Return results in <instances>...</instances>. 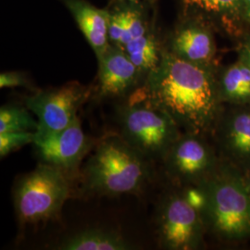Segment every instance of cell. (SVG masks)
Segmentation results:
<instances>
[{
	"label": "cell",
	"instance_id": "cell-5",
	"mask_svg": "<svg viewBox=\"0 0 250 250\" xmlns=\"http://www.w3.org/2000/svg\"><path fill=\"white\" fill-rule=\"evenodd\" d=\"M71 178L62 170L41 163L21 177L13 189L15 212L21 224L52 220L71 196Z\"/></svg>",
	"mask_w": 250,
	"mask_h": 250
},
{
	"label": "cell",
	"instance_id": "cell-1",
	"mask_svg": "<svg viewBox=\"0 0 250 250\" xmlns=\"http://www.w3.org/2000/svg\"><path fill=\"white\" fill-rule=\"evenodd\" d=\"M216 65L190 62L165 48L161 63L143 85L146 97L162 109L187 134L214 133L223 100Z\"/></svg>",
	"mask_w": 250,
	"mask_h": 250
},
{
	"label": "cell",
	"instance_id": "cell-16",
	"mask_svg": "<svg viewBox=\"0 0 250 250\" xmlns=\"http://www.w3.org/2000/svg\"><path fill=\"white\" fill-rule=\"evenodd\" d=\"M186 12H195L212 23L217 21L229 33H236L245 23L243 0H181Z\"/></svg>",
	"mask_w": 250,
	"mask_h": 250
},
{
	"label": "cell",
	"instance_id": "cell-8",
	"mask_svg": "<svg viewBox=\"0 0 250 250\" xmlns=\"http://www.w3.org/2000/svg\"><path fill=\"white\" fill-rule=\"evenodd\" d=\"M161 161L170 180L187 188L200 186L220 165L204 136L187 133L180 135Z\"/></svg>",
	"mask_w": 250,
	"mask_h": 250
},
{
	"label": "cell",
	"instance_id": "cell-15",
	"mask_svg": "<svg viewBox=\"0 0 250 250\" xmlns=\"http://www.w3.org/2000/svg\"><path fill=\"white\" fill-rule=\"evenodd\" d=\"M136 249L125 235L116 230L90 227L66 236L59 243L57 250H129Z\"/></svg>",
	"mask_w": 250,
	"mask_h": 250
},
{
	"label": "cell",
	"instance_id": "cell-19",
	"mask_svg": "<svg viewBox=\"0 0 250 250\" xmlns=\"http://www.w3.org/2000/svg\"><path fill=\"white\" fill-rule=\"evenodd\" d=\"M28 107L4 105L0 108V134L9 132H36L38 122L29 112Z\"/></svg>",
	"mask_w": 250,
	"mask_h": 250
},
{
	"label": "cell",
	"instance_id": "cell-18",
	"mask_svg": "<svg viewBox=\"0 0 250 250\" xmlns=\"http://www.w3.org/2000/svg\"><path fill=\"white\" fill-rule=\"evenodd\" d=\"M123 50L147 78L161 63L164 41L154 23L146 33L128 44Z\"/></svg>",
	"mask_w": 250,
	"mask_h": 250
},
{
	"label": "cell",
	"instance_id": "cell-10",
	"mask_svg": "<svg viewBox=\"0 0 250 250\" xmlns=\"http://www.w3.org/2000/svg\"><path fill=\"white\" fill-rule=\"evenodd\" d=\"M33 144L41 163L62 170L71 179L77 174L81 162L94 145L83 131L79 118L60 133Z\"/></svg>",
	"mask_w": 250,
	"mask_h": 250
},
{
	"label": "cell",
	"instance_id": "cell-13",
	"mask_svg": "<svg viewBox=\"0 0 250 250\" xmlns=\"http://www.w3.org/2000/svg\"><path fill=\"white\" fill-rule=\"evenodd\" d=\"M222 150L229 159L250 166V104L223 111L214 133Z\"/></svg>",
	"mask_w": 250,
	"mask_h": 250
},
{
	"label": "cell",
	"instance_id": "cell-24",
	"mask_svg": "<svg viewBox=\"0 0 250 250\" xmlns=\"http://www.w3.org/2000/svg\"><path fill=\"white\" fill-rule=\"evenodd\" d=\"M112 1H117V0H112ZM129 1H135V2H144L149 5H154V3L156 2V0H129Z\"/></svg>",
	"mask_w": 250,
	"mask_h": 250
},
{
	"label": "cell",
	"instance_id": "cell-21",
	"mask_svg": "<svg viewBox=\"0 0 250 250\" xmlns=\"http://www.w3.org/2000/svg\"><path fill=\"white\" fill-rule=\"evenodd\" d=\"M0 87H27L33 88V83L26 73L21 72H5L0 74Z\"/></svg>",
	"mask_w": 250,
	"mask_h": 250
},
{
	"label": "cell",
	"instance_id": "cell-23",
	"mask_svg": "<svg viewBox=\"0 0 250 250\" xmlns=\"http://www.w3.org/2000/svg\"><path fill=\"white\" fill-rule=\"evenodd\" d=\"M243 18L250 25V0H243Z\"/></svg>",
	"mask_w": 250,
	"mask_h": 250
},
{
	"label": "cell",
	"instance_id": "cell-7",
	"mask_svg": "<svg viewBox=\"0 0 250 250\" xmlns=\"http://www.w3.org/2000/svg\"><path fill=\"white\" fill-rule=\"evenodd\" d=\"M92 93L89 85L71 82L57 88L36 91L27 97L25 105L38 122L35 141L50 137L72 125L78 118V109Z\"/></svg>",
	"mask_w": 250,
	"mask_h": 250
},
{
	"label": "cell",
	"instance_id": "cell-2",
	"mask_svg": "<svg viewBox=\"0 0 250 250\" xmlns=\"http://www.w3.org/2000/svg\"><path fill=\"white\" fill-rule=\"evenodd\" d=\"M151 162L120 135L97 144L81 171V191L89 197L138 194L152 178Z\"/></svg>",
	"mask_w": 250,
	"mask_h": 250
},
{
	"label": "cell",
	"instance_id": "cell-14",
	"mask_svg": "<svg viewBox=\"0 0 250 250\" xmlns=\"http://www.w3.org/2000/svg\"><path fill=\"white\" fill-rule=\"evenodd\" d=\"M61 1L71 12L99 60L110 45L107 9H99L86 0Z\"/></svg>",
	"mask_w": 250,
	"mask_h": 250
},
{
	"label": "cell",
	"instance_id": "cell-6",
	"mask_svg": "<svg viewBox=\"0 0 250 250\" xmlns=\"http://www.w3.org/2000/svg\"><path fill=\"white\" fill-rule=\"evenodd\" d=\"M155 224L158 240L165 250H197L203 243L206 228L202 217L188 202L184 191L163 196Z\"/></svg>",
	"mask_w": 250,
	"mask_h": 250
},
{
	"label": "cell",
	"instance_id": "cell-17",
	"mask_svg": "<svg viewBox=\"0 0 250 250\" xmlns=\"http://www.w3.org/2000/svg\"><path fill=\"white\" fill-rule=\"evenodd\" d=\"M219 88L224 103L235 106L250 104V67L240 59L219 71Z\"/></svg>",
	"mask_w": 250,
	"mask_h": 250
},
{
	"label": "cell",
	"instance_id": "cell-9",
	"mask_svg": "<svg viewBox=\"0 0 250 250\" xmlns=\"http://www.w3.org/2000/svg\"><path fill=\"white\" fill-rule=\"evenodd\" d=\"M163 41L164 48L180 59L197 64L216 65L213 23L200 14L186 12L169 37Z\"/></svg>",
	"mask_w": 250,
	"mask_h": 250
},
{
	"label": "cell",
	"instance_id": "cell-3",
	"mask_svg": "<svg viewBox=\"0 0 250 250\" xmlns=\"http://www.w3.org/2000/svg\"><path fill=\"white\" fill-rule=\"evenodd\" d=\"M198 188L205 196L200 211L206 232L223 241L250 238V194L247 179L221 164Z\"/></svg>",
	"mask_w": 250,
	"mask_h": 250
},
{
	"label": "cell",
	"instance_id": "cell-11",
	"mask_svg": "<svg viewBox=\"0 0 250 250\" xmlns=\"http://www.w3.org/2000/svg\"><path fill=\"white\" fill-rule=\"evenodd\" d=\"M99 99H128L142 87L146 77L123 49L110 45L99 60Z\"/></svg>",
	"mask_w": 250,
	"mask_h": 250
},
{
	"label": "cell",
	"instance_id": "cell-4",
	"mask_svg": "<svg viewBox=\"0 0 250 250\" xmlns=\"http://www.w3.org/2000/svg\"><path fill=\"white\" fill-rule=\"evenodd\" d=\"M118 106L119 135L150 161H162L182 134L176 123L147 99L143 86Z\"/></svg>",
	"mask_w": 250,
	"mask_h": 250
},
{
	"label": "cell",
	"instance_id": "cell-22",
	"mask_svg": "<svg viewBox=\"0 0 250 250\" xmlns=\"http://www.w3.org/2000/svg\"><path fill=\"white\" fill-rule=\"evenodd\" d=\"M239 59L250 67V35L242 42L239 50Z\"/></svg>",
	"mask_w": 250,
	"mask_h": 250
},
{
	"label": "cell",
	"instance_id": "cell-12",
	"mask_svg": "<svg viewBox=\"0 0 250 250\" xmlns=\"http://www.w3.org/2000/svg\"><path fill=\"white\" fill-rule=\"evenodd\" d=\"M149 4L129 0L112 1L107 8L110 45L124 49L154 24L146 9Z\"/></svg>",
	"mask_w": 250,
	"mask_h": 250
},
{
	"label": "cell",
	"instance_id": "cell-25",
	"mask_svg": "<svg viewBox=\"0 0 250 250\" xmlns=\"http://www.w3.org/2000/svg\"><path fill=\"white\" fill-rule=\"evenodd\" d=\"M246 179H247V183H248V187H249V190H250V174Z\"/></svg>",
	"mask_w": 250,
	"mask_h": 250
},
{
	"label": "cell",
	"instance_id": "cell-20",
	"mask_svg": "<svg viewBox=\"0 0 250 250\" xmlns=\"http://www.w3.org/2000/svg\"><path fill=\"white\" fill-rule=\"evenodd\" d=\"M36 132H9L0 134V156L4 158L28 144L34 143Z\"/></svg>",
	"mask_w": 250,
	"mask_h": 250
}]
</instances>
